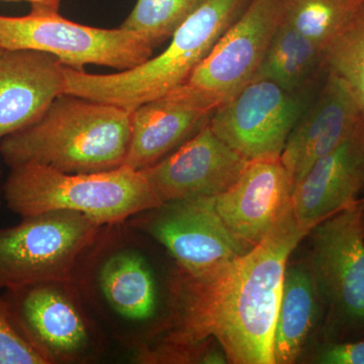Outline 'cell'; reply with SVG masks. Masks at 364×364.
Masks as SVG:
<instances>
[{
	"label": "cell",
	"instance_id": "cell-1",
	"mask_svg": "<svg viewBox=\"0 0 364 364\" xmlns=\"http://www.w3.org/2000/svg\"><path fill=\"white\" fill-rule=\"evenodd\" d=\"M310 232L299 226L289 202L264 239L247 253L198 277L178 268L171 323L155 343L196 347L214 339L229 363L274 364L284 273Z\"/></svg>",
	"mask_w": 364,
	"mask_h": 364
},
{
	"label": "cell",
	"instance_id": "cell-2",
	"mask_svg": "<svg viewBox=\"0 0 364 364\" xmlns=\"http://www.w3.org/2000/svg\"><path fill=\"white\" fill-rule=\"evenodd\" d=\"M156 241L127 221L105 225L72 282L111 343L131 352L168 331L177 265Z\"/></svg>",
	"mask_w": 364,
	"mask_h": 364
},
{
	"label": "cell",
	"instance_id": "cell-3",
	"mask_svg": "<svg viewBox=\"0 0 364 364\" xmlns=\"http://www.w3.org/2000/svg\"><path fill=\"white\" fill-rule=\"evenodd\" d=\"M132 112L63 93L32 124L0 141L9 168L44 165L65 173H97L126 163Z\"/></svg>",
	"mask_w": 364,
	"mask_h": 364
},
{
	"label": "cell",
	"instance_id": "cell-4",
	"mask_svg": "<svg viewBox=\"0 0 364 364\" xmlns=\"http://www.w3.org/2000/svg\"><path fill=\"white\" fill-rule=\"evenodd\" d=\"M250 0H203L173 33L168 47L129 70L90 74L65 66V93L134 111L188 82Z\"/></svg>",
	"mask_w": 364,
	"mask_h": 364
},
{
	"label": "cell",
	"instance_id": "cell-5",
	"mask_svg": "<svg viewBox=\"0 0 364 364\" xmlns=\"http://www.w3.org/2000/svg\"><path fill=\"white\" fill-rule=\"evenodd\" d=\"M4 200L21 218L69 210L100 226L127 221L162 203L142 172L127 165L97 173H65L33 163L11 167Z\"/></svg>",
	"mask_w": 364,
	"mask_h": 364
},
{
	"label": "cell",
	"instance_id": "cell-6",
	"mask_svg": "<svg viewBox=\"0 0 364 364\" xmlns=\"http://www.w3.org/2000/svg\"><path fill=\"white\" fill-rule=\"evenodd\" d=\"M309 235L306 262L324 311L314 344L364 338V241L359 198L318 223Z\"/></svg>",
	"mask_w": 364,
	"mask_h": 364
},
{
	"label": "cell",
	"instance_id": "cell-7",
	"mask_svg": "<svg viewBox=\"0 0 364 364\" xmlns=\"http://www.w3.org/2000/svg\"><path fill=\"white\" fill-rule=\"evenodd\" d=\"M4 296L47 364L95 363L111 344L72 280L6 289Z\"/></svg>",
	"mask_w": 364,
	"mask_h": 364
},
{
	"label": "cell",
	"instance_id": "cell-8",
	"mask_svg": "<svg viewBox=\"0 0 364 364\" xmlns=\"http://www.w3.org/2000/svg\"><path fill=\"white\" fill-rule=\"evenodd\" d=\"M31 6L26 16L0 14L2 50L48 53L77 71H85L88 64L129 70L152 57L154 48L130 31L81 25L66 20L55 9Z\"/></svg>",
	"mask_w": 364,
	"mask_h": 364
},
{
	"label": "cell",
	"instance_id": "cell-9",
	"mask_svg": "<svg viewBox=\"0 0 364 364\" xmlns=\"http://www.w3.org/2000/svg\"><path fill=\"white\" fill-rule=\"evenodd\" d=\"M102 227L85 215L53 210L0 229V291L72 280Z\"/></svg>",
	"mask_w": 364,
	"mask_h": 364
},
{
	"label": "cell",
	"instance_id": "cell-10",
	"mask_svg": "<svg viewBox=\"0 0 364 364\" xmlns=\"http://www.w3.org/2000/svg\"><path fill=\"white\" fill-rule=\"evenodd\" d=\"M127 223L162 246L181 272L195 277L248 252L227 229L213 198L162 203Z\"/></svg>",
	"mask_w": 364,
	"mask_h": 364
},
{
	"label": "cell",
	"instance_id": "cell-11",
	"mask_svg": "<svg viewBox=\"0 0 364 364\" xmlns=\"http://www.w3.org/2000/svg\"><path fill=\"white\" fill-rule=\"evenodd\" d=\"M304 112L294 92L256 79L215 109L210 124L230 147L251 160L279 158Z\"/></svg>",
	"mask_w": 364,
	"mask_h": 364
},
{
	"label": "cell",
	"instance_id": "cell-12",
	"mask_svg": "<svg viewBox=\"0 0 364 364\" xmlns=\"http://www.w3.org/2000/svg\"><path fill=\"white\" fill-rule=\"evenodd\" d=\"M280 21V0H250L191 74L188 85L222 104L235 97L255 79Z\"/></svg>",
	"mask_w": 364,
	"mask_h": 364
},
{
	"label": "cell",
	"instance_id": "cell-13",
	"mask_svg": "<svg viewBox=\"0 0 364 364\" xmlns=\"http://www.w3.org/2000/svg\"><path fill=\"white\" fill-rule=\"evenodd\" d=\"M248 162L208 123L173 152L141 172L157 198L167 203L221 195L240 177Z\"/></svg>",
	"mask_w": 364,
	"mask_h": 364
},
{
	"label": "cell",
	"instance_id": "cell-14",
	"mask_svg": "<svg viewBox=\"0 0 364 364\" xmlns=\"http://www.w3.org/2000/svg\"><path fill=\"white\" fill-rule=\"evenodd\" d=\"M222 105L218 98L184 83L132 112V135L124 165L141 170L176 150L210 123Z\"/></svg>",
	"mask_w": 364,
	"mask_h": 364
},
{
	"label": "cell",
	"instance_id": "cell-15",
	"mask_svg": "<svg viewBox=\"0 0 364 364\" xmlns=\"http://www.w3.org/2000/svg\"><path fill=\"white\" fill-rule=\"evenodd\" d=\"M291 186L279 158L251 160L231 188L214 196L218 214L250 251L264 239L291 202Z\"/></svg>",
	"mask_w": 364,
	"mask_h": 364
},
{
	"label": "cell",
	"instance_id": "cell-16",
	"mask_svg": "<svg viewBox=\"0 0 364 364\" xmlns=\"http://www.w3.org/2000/svg\"><path fill=\"white\" fill-rule=\"evenodd\" d=\"M363 126L364 117L350 90L328 73L317 102L299 117L280 156L293 189L315 162Z\"/></svg>",
	"mask_w": 364,
	"mask_h": 364
},
{
	"label": "cell",
	"instance_id": "cell-17",
	"mask_svg": "<svg viewBox=\"0 0 364 364\" xmlns=\"http://www.w3.org/2000/svg\"><path fill=\"white\" fill-rule=\"evenodd\" d=\"M65 88V66L56 57L35 50H4L0 141L35 123Z\"/></svg>",
	"mask_w": 364,
	"mask_h": 364
},
{
	"label": "cell",
	"instance_id": "cell-18",
	"mask_svg": "<svg viewBox=\"0 0 364 364\" xmlns=\"http://www.w3.org/2000/svg\"><path fill=\"white\" fill-rule=\"evenodd\" d=\"M363 189L364 126L309 169L291 191V210L299 226L311 231L355 203Z\"/></svg>",
	"mask_w": 364,
	"mask_h": 364
},
{
	"label": "cell",
	"instance_id": "cell-19",
	"mask_svg": "<svg viewBox=\"0 0 364 364\" xmlns=\"http://www.w3.org/2000/svg\"><path fill=\"white\" fill-rule=\"evenodd\" d=\"M324 311L308 262L287 263L273 340L274 364H294L303 358L309 340L317 339Z\"/></svg>",
	"mask_w": 364,
	"mask_h": 364
},
{
	"label": "cell",
	"instance_id": "cell-20",
	"mask_svg": "<svg viewBox=\"0 0 364 364\" xmlns=\"http://www.w3.org/2000/svg\"><path fill=\"white\" fill-rule=\"evenodd\" d=\"M323 61L322 48L280 21L254 80L267 79L294 93Z\"/></svg>",
	"mask_w": 364,
	"mask_h": 364
},
{
	"label": "cell",
	"instance_id": "cell-21",
	"mask_svg": "<svg viewBox=\"0 0 364 364\" xmlns=\"http://www.w3.org/2000/svg\"><path fill=\"white\" fill-rule=\"evenodd\" d=\"M364 0H280L282 23L325 50Z\"/></svg>",
	"mask_w": 364,
	"mask_h": 364
},
{
	"label": "cell",
	"instance_id": "cell-22",
	"mask_svg": "<svg viewBox=\"0 0 364 364\" xmlns=\"http://www.w3.org/2000/svg\"><path fill=\"white\" fill-rule=\"evenodd\" d=\"M323 63L350 90L364 117V4L326 46Z\"/></svg>",
	"mask_w": 364,
	"mask_h": 364
},
{
	"label": "cell",
	"instance_id": "cell-23",
	"mask_svg": "<svg viewBox=\"0 0 364 364\" xmlns=\"http://www.w3.org/2000/svg\"><path fill=\"white\" fill-rule=\"evenodd\" d=\"M203 0H138L121 28L140 36L153 48L171 39Z\"/></svg>",
	"mask_w": 364,
	"mask_h": 364
},
{
	"label": "cell",
	"instance_id": "cell-24",
	"mask_svg": "<svg viewBox=\"0 0 364 364\" xmlns=\"http://www.w3.org/2000/svg\"><path fill=\"white\" fill-rule=\"evenodd\" d=\"M0 364H47L16 324L0 291Z\"/></svg>",
	"mask_w": 364,
	"mask_h": 364
},
{
	"label": "cell",
	"instance_id": "cell-25",
	"mask_svg": "<svg viewBox=\"0 0 364 364\" xmlns=\"http://www.w3.org/2000/svg\"><path fill=\"white\" fill-rule=\"evenodd\" d=\"M306 363L364 364V338L341 343L314 344Z\"/></svg>",
	"mask_w": 364,
	"mask_h": 364
},
{
	"label": "cell",
	"instance_id": "cell-26",
	"mask_svg": "<svg viewBox=\"0 0 364 364\" xmlns=\"http://www.w3.org/2000/svg\"><path fill=\"white\" fill-rule=\"evenodd\" d=\"M7 1H26L31 4V6H44L59 11L62 0H7Z\"/></svg>",
	"mask_w": 364,
	"mask_h": 364
},
{
	"label": "cell",
	"instance_id": "cell-27",
	"mask_svg": "<svg viewBox=\"0 0 364 364\" xmlns=\"http://www.w3.org/2000/svg\"><path fill=\"white\" fill-rule=\"evenodd\" d=\"M359 205H360V227L361 233H363L364 241V198H359Z\"/></svg>",
	"mask_w": 364,
	"mask_h": 364
},
{
	"label": "cell",
	"instance_id": "cell-28",
	"mask_svg": "<svg viewBox=\"0 0 364 364\" xmlns=\"http://www.w3.org/2000/svg\"><path fill=\"white\" fill-rule=\"evenodd\" d=\"M2 200H4V183H2V172L0 169V207L2 205Z\"/></svg>",
	"mask_w": 364,
	"mask_h": 364
},
{
	"label": "cell",
	"instance_id": "cell-29",
	"mask_svg": "<svg viewBox=\"0 0 364 364\" xmlns=\"http://www.w3.org/2000/svg\"><path fill=\"white\" fill-rule=\"evenodd\" d=\"M2 52H4V50H2V48H1V47H0V55H1V54H2Z\"/></svg>",
	"mask_w": 364,
	"mask_h": 364
}]
</instances>
